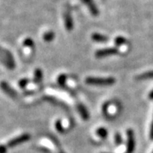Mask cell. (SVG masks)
<instances>
[{
  "instance_id": "obj_1",
  "label": "cell",
  "mask_w": 153,
  "mask_h": 153,
  "mask_svg": "<svg viewBox=\"0 0 153 153\" xmlns=\"http://www.w3.org/2000/svg\"><path fill=\"white\" fill-rule=\"evenodd\" d=\"M85 82L87 84L96 85V86H110L114 84L116 80L113 77H88Z\"/></svg>"
},
{
  "instance_id": "obj_2",
  "label": "cell",
  "mask_w": 153,
  "mask_h": 153,
  "mask_svg": "<svg viewBox=\"0 0 153 153\" xmlns=\"http://www.w3.org/2000/svg\"><path fill=\"white\" fill-rule=\"evenodd\" d=\"M127 153H133L135 147V140H134V134L132 129H128L127 131Z\"/></svg>"
},
{
  "instance_id": "obj_3",
  "label": "cell",
  "mask_w": 153,
  "mask_h": 153,
  "mask_svg": "<svg viewBox=\"0 0 153 153\" xmlns=\"http://www.w3.org/2000/svg\"><path fill=\"white\" fill-rule=\"evenodd\" d=\"M30 134H22V135H20V136L16 137V138H15V139H12L11 140H10L8 144H7V146H9V147H14V146H16L18 145H20V144H22L23 142H25V141H27L30 140Z\"/></svg>"
},
{
  "instance_id": "obj_4",
  "label": "cell",
  "mask_w": 153,
  "mask_h": 153,
  "mask_svg": "<svg viewBox=\"0 0 153 153\" xmlns=\"http://www.w3.org/2000/svg\"><path fill=\"white\" fill-rule=\"evenodd\" d=\"M117 53H118V49L117 48H106V49H100L98 51H96L95 56L97 58H104L110 55H116Z\"/></svg>"
},
{
  "instance_id": "obj_5",
  "label": "cell",
  "mask_w": 153,
  "mask_h": 153,
  "mask_svg": "<svg viewBox=\"0 0 153 153\" xmlns=\"http://www.w3.org/2000/svg\"><path fill=\"white\" fill-rule=\"evenodd\" d=\"M82 3L88 8V10L90 11V13L92 14V16H99L98 7L96 6L94 0H82Z\"/></svg>"
},
{
  "instance_id": "obj_6",
  "label": "cell",
  "mask_w": 153,
  "mask_h": 153,
  "mask_svg": "<svg viewBox=\"0 0 153 153\" xmlns=\"http://www.w3.org/2000/svg\"><path fill=\"white\" fill-rule=\"evenodd\" d=\"M64 22L67 31H71L73 29V21H72L71 12L69 10L65 11L64 13Z\"/></svg>"
},
{
  "instance_id": "obj_7",
  "label": "cell",
  "mask_w": 153,
  "mask_h": 153,
  "mask_svg": "<svg viewBox=\"0 0 153 153\" xmlns=\"http://www.w3.org/2000/svg\"><path fill=\"white\" fill-rule=\"evenodd\" d=\"M77 110H78V112L80 113L81 117L83 120H88L89 118V113L88 111L87 108L83 105L82 104H78L77 105Z\"/></svg>"
},
{
  "instance_id": "obj_8",
  "label": "cell",
  "mask_w": 153,
  "mask_h": 153,
  "mask_svg": "<svg viewBox=\"0 0 153 153\" xmlns=\"http://www.w3.org/2000/svg\"><path fill=\"white\" fill-rule=\"evenodd\" d=\"M91 38L93 39V41L96 43H106L108 41V38L100 33H93Z\"/></svg>"
},
{
  "instance_id": "obj_9",
  "label": "cell",
  "mask_w": 153,
  "mask_h": 153,
  "mask_svg": "<svg viewBox=\"0 0 153 153\" xmlns=\"http://www.w3.org/2000/svg\"><path fill=\"white\" fill-rule=\"evenodd\" d=\"M0 87H1V88H2L5 93H7L8 94H10L12 97H16V91H14V90H13L5 82H1V83H0Z\"/></svg>"
},
{
  "instance_id": "obj_10",
  "label": "cell",
  "mask_w": 153,
  "mask_h": 153,
  "mask_svg": "<svg viewBox=\"0 0 153 153\" xmlns=\"http://www.w3.org/2000/svg\"><path fill=\"white\" fill-rule=\"evenodd\" d=\"M43 80V71L40 69H36L35 75H34V82L36 83H39Z\"/></svg>"
},
{
  "instance_id": "obj_11",
  "label": "cell",
  "mask_w": 153,
  "mask_h": 153,
  "mask_svg": "<svg viewBox=\"0 0 153 153\" xmlns=\"http://www.w3.org/2000/svg\"><path fill=\"white\" fill-rule=\"evenodd\" d=\"M138 80H144V79H151L153 78V71H147L143 74H140L136 77Z\"/></svg>"
},
{
  "instance_id": "obj_12",
  "label": "cell",
  "mask_w": 153,
  "mask_h": 153,
  "mask_svg": "<svg viewBox=\"0 0 153 153\" xmlns=\"http://www.w3.org/2000/svg\"><path fill=\"white\" fill-rule=\"evenodd\" d=\"M55 33H53V32H51V31H49V32H47V33H44L43 38H44V40L45 42H51L55 38Z\"/></svg>"
},
{
  "instance_id": "obj_13",
  "label": "cell",
  "mask_w": 153,
  "mask_h": 153,
  "mask_svg": "<svg viewBox=\"0 0 153 153\" xmlns=\"http://www.w3.org/2000/svg\"><path fill=\"white\" fill-rule=\"evenodd\" d=\"M96 134H97V135L99 137H100L102 139H105L107 137L108 132L105 128H99L98 129L96 130Z\"/></svg>"
},
{
  "instance_id": "obj_14",
  "label": "cell",
  "mask_w": 153,
  "mask_h": 153,
  "mask_svg": "<svg viewBox=\"0 0 153 153\" xmlns=\"http://www.w3.org/2000/svg\"><path fill=\"white\" fill-rule=\"evenodd\" d=\"M126 42H127L126 38H123V37H121V36L115 38V41H114L115 44H116V45H117V46H121V45H123V44H126Z\"/></svg>"
},
{
  "instance_id": "obj_15",
  "label": "cell",
  "mask_w": 153,
  "mask_h": 153,
  "mask_svg": "<svg viewBox=\"0 0 153 153\" xmlns=\"http://www.w3.org/2000/svg\"><path fill=\"white\" fill-rule=\"evenodd\" d=\"M55 128L57 129V131L60 132V133H64L65 132L63 125H62V123H61V122L60 120H57L55 122Z\"/></svg>"
},
{
  "instance_id": "obj_16",
  "label": "cell",
  "mask_w": 153,
  "mask_h": 153,
  "mask_svg": "<svg viewBox=\"0 0 153 153\" xmlns=\"http://www.w3.org/2000/svg\"><path fill=\"white\" fill-rule=\"evenodd\" d=\"M66 81V76L65 74H61L59 77H58V82L61 86H65V83Z\"/></svg>"
},
{
  "instance_id": "obj_17",
  "label": "cell",
  "mask_w": 153,
  "mask_h": 153,
  "mask_svg": "<svg viewBox=\"0 0 153 153\" xmlns=\"http://www.w3.org/2000/svg\"><path fill=\"white\" fill-rule=\"evenodd\" d=\"M23 45L24 46H27V47H33L34 45V43H33V39L31 38H26L23 42Z\"/></svg>"
},
{
  "instance_id": "obj_18",
  "label": "cell",
  "mask_w": 153,
  "mask_h": 153,
  "mask_svg": "<svg viewBox=\"0 0 153 153\" xmlns=\"http://www.w3.org/2000/svg\"><path fill=\"white\" fill-rule=\"evenodd\" d=\"M29 82V80L27 79V78H24V79H22L20 82H19V86L21 88H25Z\"/></svg>"
},
{
  "instance_id": "obj_19",
  "label": "cell",
  "mask_w": 153,
  "mask_h": 153,
  "mask_svg": "<svg viewBox=\"0 0 153 153\" xmlns=\"http://www.w3.org/2000/svg\"><path fill=\"white\" fill-rule=\"evenodd\" d=\"M115 140H116V143H117V145H121L122 143H123V139H122V137L119 134H117L116 135H115Z\"/></svg>"
},
{
  "instance_id": "obj_20",
  "label": "cell",
  "mask_w": 153,
  "mask_h": 153,
  "mask_svg": "<svg viewBox=\"0 0 153 153\" xmlns=\"http://www.w3.org/2000/svg\"><path fill=\"white\" fill-rule=\"evenodd\" d=\"M7 152V147L5 146L1 145L0 146V153H6Z\"/></svg>"
},
{
  "instance_id": "obj_21",
  "label": "cell",
  "mask_w": 153,
  "mask_h": 153,
  "mask_svg": "<svg viewBox=\"0 0 153 153\" xmlns=\"http://www.w3.org/2000/svg\"><path fill=\"white\" fill-rule=\"evenodd\" d=\"M150 138L151 140H153V121L151 124V129H150Z\"/></svg>"
},
{
  "instance_id": "obj_22",
  "label": "cell",
  "mask_w": 153,
  "mask_h": 153,
  "mask_svg": "<svg viewBox=\"0 0 153 153\" xmlns=\"http://www.w3.org/2000/svg\"><path fill=\"white\" fill-rule=\"evenodd\" d=\"M149 99L153 100V90L152 91H151V92H150V94H149Z\"/></svg>"
},
{
  "instance_id": "obj_23",
  "label": "cell",
  "mask_w": 153,
  "mask_h": 153,
  "mask_svg": "<svg viewBox=\"0 0 153 153\" xmlns=\"http://www.w3.org/2000/svg\"><path fill=\"white\" fill-rule=\"evenodd\" d=\"M60 153H64V152H60Z\"/></svg>"
}]
</instances>
